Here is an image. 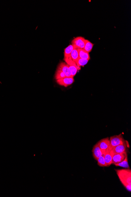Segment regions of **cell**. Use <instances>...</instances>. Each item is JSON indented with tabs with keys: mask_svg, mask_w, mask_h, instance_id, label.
Segmentation results:
<instances>
[{
	"mask_svg": "<svg viewBox=\"0 0 131 197\" xmlns=\"http://www.w3.org/2000/svg\"><path fill=\"white\" fill-rule=\"evenodd\" d=\"M88 61H89L88 60L79 58L76 61V64L78 67H84L88 63Z\"/></svg>",
	"mask_w": 131,
	"mask_h": 197,
	"instance_id": "cell-17",
	"label": "cell"
},
{
	"mask_svg": "<svg viewBox=\"0 0 131 197\" xmlns=\"http://www.w3.org/2000/svg\"><path fill=\"white\" fill-rule=\"evenodd\" d=\"M56 82L60 85L67 87L73 84L74 82V80L73 79V78H72V77H66L62 79L56 80Z\"/></svg>",
	"mask_w": 131,
	"mask_h": 197,
	"instance_id": "cell-7",
	"label": "cell"
},
{
	"mask_svg": "<svg viewBox=\"0 0 131 197\" xmlns=\"http://www.w3.org/2000/svg\"><path fill=\"white\" fill-rule=\"evenodd\" d=\"M127 146H128L125 142L124 144H121V145L114 147L111 149V151L113 153H121L126 152H127Z\"/></svg>",
	"mask_w": 131,
	"mask_h": 197,
	"instance_id": "cell-8",
	"label": "cell"
},
{
	"mask_svg": "<svg viewBox=\"0 0 131 197\" xmlns=\"http://www.w3.org/2000/svg\"><path fill=\"white\" fill-rule=\"evenodd\" d=\"M74 47L73 45H70L65 48L64 51V60L71 58V54Z\"/></svg>",
	"mask_w": 131,
	"mask_h": 197,
	"instance_id": "cell-13",
	"label": "cell"
},
{
	"mask_svg": "<svg viewBox=\"0 0 131 197\" xmlns=\"http://www.w3.org/2000/svg\"><path fill=\"white\" fill-rule=\"evenodd\" d=\"M77 50H78V55H79L80 58L89 60L90 57L89 53L85 51L84 49H81V48H77Z\"/></svg>",
	"mask_w": 131,
	"mask_h": 197,
	"instance_id": "cell-12",
	"label": "cell"
},
{
	"mask_svg": "<svg viewBox=\"0 0 131 197\" xmlns=\"http://www.w3.org/2000/svg\"><path fill=\"white\" fill-rule=\"evenodd\" d=\"M66 77H66L65 74L59 68H57L55 74V78L56 80L62 79V78Z\"/></svg>",
	"mask_w": 131,
	"mask_h": 197,
	"instance_id": "cell-14",
	"label": "cell"
},
{
	"mask_svg": "<svg viewBox=\"0 0 131 197\" xmlns=\"http://www.w3.org/2000/svg\"><path fill=\"white\" fill-rule=\"evenodd\" d=\"M93 45H94V44L93 43H91L88 40L86 39L85 45L84 48H83V49H84L88 53H89L92 51Z\"/></svg>",
	"mask_w": 131,
	"mask_h": 197,
	"instance_id": "cell-16",
	"label": "cell"
},
{
	"mask_svg": "<svg viewBox=\"0 0 131 197\" xmlns=\"http://www.w3.org/2000/svg\"><path fill=\"white\" fill-rule=\"evenodd\" d=\"M64 60L68 65L71 76L72 78H73V77L76 75L78 70V67H77L75 62H73L71 58L67 59Z\"/></svg>",
	"mask_w": 131,
	"mask_h": 197,
	"instance_id": "cell-4",
	"label": "cell"
},
{
	"mask_svg": "<svg viewBox=\"0 0 131 197\" xmlns=\"http://www.w3.org/2000/svg\"><path fill=\"white\" fill-rule=\"evenodd\" d=\"M117 175L122 184L128 191H131V170L129 168L117 169Z\"/></svg>",
	"mask_w": 131,
	"mask_h": 197,
	"instance_id": "cell-1",
	"label": "cell"
},
{
	"mask_svg": "<svg viewBox=\"0 0 131 197\" xmlns=\"http://www.w3.org/2000/svg\"><path fill=\"white\" fill-rule=\"evenodd\" d=\"M86 42V39L83 37H77L72 41V45H73L74 48L83 49Z\"/></svg>",
	"mask_w": 131,
	"mask_h": 197,
	"instance_id": "cell-5",
	"label": "cell"
},
{
	"mask_svg": "<svg viewBox=\"0 0 131 197\" xmlns=\"http://www.w3.org/2000/svg\"><path fill=\"white\" fill-rule=\"evenodd\" d=\"M105 154H103L98 159H97V164L100 167H107L104 160Z\"/></svg>",
	"mask_w": 131,
	"mask_h": 197,
	"instance_id": "cell-19",
	"label": "cell"
},
{
	"mask_svg": "<svg viewBox=\"0 0 131 197\" xmlns=\"http://www.w3.org/2000/svg\"><path fill=\"white\" fill-rule=\"evenodd\" d=\"M79 55H78V51L77 48H74L71 54V58L72 60L75 62H76L79 58Z\"/></svg>",
	"mask_w": 131,
	"mask_h": 197,
	"instance_id": "cell-15",
	"label": "cell"
},
{
	"mask_svg": "<svg viewBox=\"0 0 131 197\" xmlns=\"http://www.w3.org/2000/svg\"><path fill=\"white\" fill-rule=\"evenodd\" d=\"M112 156L113 153L111 150L105 153L104 160L107 167L109 166L112 164Z\"/></svg>",
	"mask_w": 131,
	"mask_h": 197,
	"instance_id": "cell-11",
	"label": "cell"
},
{
	"mask_svg": "<svg viewBox=\"0 0 131 197\" xmlns=\"http://www.w3.org/2000/svg\"><path fill=\"white\" fill-rule=\"evenodd\" d=\"M92 152L93 158L97 161L103 154L98 143L94 146Z\"/></svg>",
	"mask_w": 131,
	"mask_h": 197,
	"instance_id": "cell-10",
	"label": "cell"
},
{
	"mask_svg": "<svg viewBox=\"0 0 131 197\" xmlns=\"http://www.w3.org/2000/svg\"><path fill=\"white\" fill-rule=\"evenodd\" d=\"M110 140L111 149L117 146L124 144L126 142L121 135V134L111 137Z\"/></svg>",
	"mask_w": 131,
	"mask_h": 197,
	"instance_id": "cell-3",
	"label": "cell"
},
{
	"mask_svg": "<svg viewBox=\"0 0 131 197\" xmlns=\"http://www.w3.org/2000/svg\"><path fill=\"white\" fill-rule=\"evenodd\" d=\"M115 165L116 166L122 167L124 168H129L130 167L128 163V156H127L125 158L124 160L123 161L120 163L115 164Z\"/></svg>",
	"mask_w": 131,
	"mask_h": 197,
	"instance_id": "cell-18",
	"label": "cell"
},
{
	"mask_svg": "<svg viewBox=\"0 0 131 197\" xmlns=\"http://www.w3.org/2000/svg\"><path fill=\"white\" fill-rule=\"evenodd\" d=\"M98 144L103 154L111 150L110 140L108 138H105L100 141Z\"/></svg>",
	"mask_w": 131,
	"mask_h": 197,
	"instance_id": "cell-2",
	"label": "cell"
},
{
	"mask_svg": "<svg viewBox=\"0 0 131 197\" xmlns=\"http://www.w3.org/2000/svg\"><path fill=\"white\" fill-rule=\"evenodd\" d=\"M127 156V152L121 153H113L112 164L115 165V164L121 163L124 160L125 158Z\"/></svg>",
	"mask_w": 131,
	"mask_h": 197,
	"instance_id": "cell-6",
	"label": "cell"
},
{
	"mask_svg": "<svg viewBox=\"0 0 131 197\" xmlns=\"http://www.w3.org/2000/svg\"><path fill=\"white\" fill-rule=\"evenodd\" d=\"M57 68H59L65 74L66 77H72L71 76L70 72L68 65L64 62H62L58 65Z\"/></svg>",
	"mask_w": 131,
	"mask_h": 197,
	"instance_id": "cell-9",
	"label": "cell"
}]
</instances>
